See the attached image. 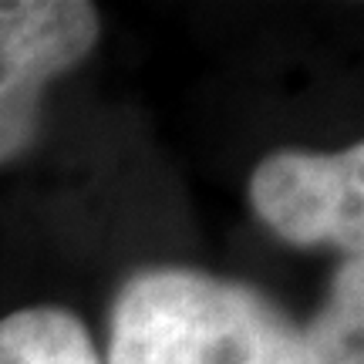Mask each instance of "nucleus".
<instances>
[{
  "instance_id": "1",
  "label": "nucleus",
  "mask_w": 364,
  "mask_h": 364,
  "mask_svg": "<svg viewBox=\"0 0 364 364\" xmlns=\"http://www.w3.org/2000/svg\"><path fill=\"white\" fill-rule=\"evenodd\" d=\"M108 364H307L300 327L267 294L186 267L129 277Z\"/></svg>"
},
{
  "instance_id": "2",
  "label": "nucleus",
  "mask_w": 364,
  "mask_h": 364,
  "mask_svg": "<svg viewBox=\"0 0 364 364\" xmlns=\"http://www.w3.org/2000/svg\"><path fill=\"white\" fill-rule=\"evenodd\" d=\"M98 31L85 0H0V166L34 145L44 85L88 58Z\"/></svg>"
},
{
  "instance_id": "3",
  "label": "nucleus",
  "mask_w": 364,
  "mask_h": 364,
  "mask_svg": "<svg viewBox=\"0 0 364 364\" xmlns=\"http://www.w3.org/2000/svg\"><path fill=\"white\" fill-rule=\"evenodd\" d=\"M250 203L277 236L294 247H338L361 257L364 145L331 156L273 152L250 179Z\"/></svg>"
},
{
  "instance_id": "4",
  "label": "nucleus",
  "mask_w": 364,
  "mask_h": 364,
  "mask_svg": "<svg viewBox=\"0 0 364 364\" xmlns=\"http://www.w3.org/2000/svg\"><path fill=\"white\" fill-rule=\"evenodd\" d=\"M0 364H102V358L71 311L27 307L0 321Z\"/></svg>"
},
{
  "instance_id": "5",
  "label": "nucleus",
  "mask_w": 364,
  "mask_h": 364,
  "mask_svg": "<svg viewBox=\"0 0 364 364\" xmlns=\"http://www.w3.org/2000/svg\"><path fill=\"white\" fill-rule=\"evenodd\" d=\"M304 338L307 364H364V263L344 257L334 270L324 307L317 311Z\"/></svg>"
}]
</instances>
